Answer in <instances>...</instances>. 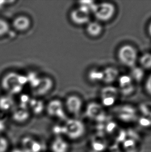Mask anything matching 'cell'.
<instances>
[{"instance_id":"obj_1","label":"cell","mask_w":151,"mask_h":152,"mask_svg":"<svg viewBox=\"0 0 151 152\" xmlns=\"http://www.w3.org/2000/svg\"><path fill=\"white\" fill-rule=\"evenodd\" d=\"M27 83V76L14 72L6 74L2 80L3 88L10 94L20 93Z\"/></svg>"},{"instance_id":"obj_2","label":"cell","mask_w":151,"mask_h":152,"mask_svg":"<svg viewBox=\"0 0 151 152\" xmlns=\"http://www.w3.org/2000/svg\"><path fill=\"white\" fill-rule=\"evenodd\" d=\"M63 134L71 140H76L82 138L86 133L84 124L77 119H66L62 125Z\"/></svg>"},{"instance_id":"obj_3","label":"cell","mask_w":151,"mask_h":152,"mask_svg":"<svg viewBox=\"0 0 151 152\" xmlns=\"http://www.w3.org/2000/svg\"><path fill=\"white\" fill-rule=\"evenodd\" d=\"M118 57L123 64L129 67H134L137 60V51L133 46L125 45L118 50Z\"/></svg>"},{"instance_id":"obj_4","label":"cell","mask_w":151,"mask_h":152,"mask_svg":"<svg viewBox=\"0 0 151 152\" xmlns=\"http://www.w3.org/2000/svg\"><path fill=\"white\" fill-rule=\"evenodd\" d=\"M115 11V7L113 4L109 3H102L95 5L93 12L96 18L98 20L106 21L113 18Z\"/></svg>"},{"instance_id":"obj_5","label":"cell","mask_w":151,"mask_h":152,"mask_svg":"<svg viewBox=\"0 0 151 152\" xmlns=\"http://www.w3.org/2000/svg\"><path fill=\"white\" fill-rule=\"evenodd\" d=\"M48 114L51 117H55L61 120H65L66 115L61 101L53 100L48 104L47 107Z\"/></svg>"},{"instance_id":"obj_6","label":"cell","mask_w":151,"mask_h":152,"mask_svg":"<svg viewBox=\"0 0 151 152\" xmlns=\"http://www.w3.org/2000/svg\"><path fill=\"white\" fill-rule=\"evenodd\" d=\"M90 11L81 6L73 10L70 14L72 20L77 25H83L90 20Z\"/></svg>"},{"instance_id":"obj_7","label":"cell","mask_w":151,"mask_h":152,"mask_svg":"<svg viewBox=\"0 0 151 152\" xmlns=\"http://www.w3.org/2000/svg\"><path fill=\"white\" fill-rule=\"evenodd\" d=\"M22 150L24 152H41L43 146L41 142L31 137H26L22 141Z\"/></svg>"},{"instance_id":"obj_8","label":"cell","mask_w":151,"mask_h":152,"mask_svg":"<svg viewBox=\"0 0 151 152\" xmlns=\"http://www.w3.org/2000/svg\"><path fill=\"white\" fill-rule=\"evenodd\" d=\"M102 104L109 107L114 104L118 96V91L113 87H106L102 91Z\"/></svg>"},{"instance_id":"obj_9","label":"cell","mask_w":151,"mask_h":152,"mask_svg":"<svg viewBox=\"0 0 151 152\" xmlns=\"http://www.w3.org/2000/svg\"><path fill=\"white\" fill-rule=\"evenodd\" d=\"M81 100L79 97L72 95L68 98L66 101V107L70 113L74 115H77L81 110Z\"/></svg>"},{"instance_id":"obj_10","label":"cell","mask_w":151,"mask_h":152,"mask_svg":"<svg viewBox=\"0 0 151 152\" xmlns=\"http://www.w3.org/2000/svg\"><path fill=\"white\" fill-rule=\"evenodd\" d=\"M50 148L52 152H68L70 145L62 136H56L51 142Z\"/></svg>"},{"instance_id":"obj_11","label":"cell","mask_w":151,"mask_h":152,"mask_svg":"<svg viewBox=\"0 0 151 152\" xmlns=\"http://www.w3.org/2000/svg\"><path fill=\"white\" fill-rule=\"evenodd\" d=\"M53 82L51 78L43 77L41 78L37 86L33 89V93L37 95H45L51 90Z\"/></svg>"},{"instance_id":"obj_12","label":"cell","mask_w":151,"mask_h":152,"mask_svg":"<svg viewBox=\"0 0 151 152\" xmlns=\"http://www.w3.org/2000/svg\"><path fill=\"white\" fill-rule=\"evenodd\" d=\"M132 80L131 76L128 75H123L119 78L118 81L121 91L124 95H129L134 91Z\"/></svg>"},{"instance_id":"obj_13","label":"cell","mask_w":151,"mask_h":152,"mask_svg":"<svg viewBox=\"0 0 151 152\" xmlns=\"http://www.w3.org/2000/svg\"><path fill=\"white\" fill-rule=\"evenodd\" d=\"M30 113L28 109H24L19 107L16 109H14L12 112V118L15 121L18 123H24L29 119Z\"/></svg>"},{"instance_id":"obj_14","label":"cell","mask_w":151,"mask_h":152,"mask_svg":"<svg viewBox=\"0 0 151 152\" xmlns=\"http://www.w3.org/2000/svg\"><path fill=\"white\" fill-rule=\"evenodd\" d=\"M31 25L30 19L25 16L17 17L13 21V26L17 30L23 31L27 30Z\"/></svg>"},{"instance_id":"obj_15","label":"cell","mask_w":151,"mask_h":152,"mask_svg":"<svg viewBox=\"0 0 151 152\" xmlns=\"http://www.w3.org/2000/svg\"><path fill=\"white\" fill-rule=\"evenodd\" d=\"M86 114L90 118H98L102 116V109L97 103H90L86 109Z\"/></svg>"},{"instance_id":"obj_16","label":"cell","mask_w":151,"mask_h":152,"mask_svg":"<svg viewBox=\"0 0 151 152\" xmlns=\"http://www.w3.org/2000/svg\"><path fill=\"white\" fill-rule=\"evenodd\" d=\"M15 101L10 96H4L0 97V109L7 111L14 108Z\"/></svg>"},{"instance_id":"obj_17","label":"cell","mask_w":151,"mask_h":152,"mask_svg":"<svg viewBox=\"0 0 151 152\" xmlns=\"http://www.w3.org/2000/svg\"><path fill=\"white\" fill-rule=\"evenodd\" d=\"M118 75V71L115 68L109 67L103 71V80L105 82L110 83L116 80Z\"/></svg>"},{"instance_id":"obj_18","label":"cell","mask_w":151,"mask_h":152,"mask_svg":"<svg viewBox=\"0 0 151 152\" xmlns=\"http://www.w3.org/2000/svg\"><path fill=\"white\" fill-rule=\"evenodd\" d=\"M86 31L89 35L92 37H97L102 31L101 25L96 22H92L88 24Z\"/></svg>"},{"instance_id":"obj_19","label":"cell","mask_w":151,"mask_h":152,"mask_svg":"<svg viewBox=\"0 0 151 152\" xmlns=\"http://www.w3.org/2000/svg\"><path fill=\"white\" fill-rule=\"evenodd\" d=\"M29 107L34 114H39L43 112L44 109V105L43 102L41 100L32 99Z\"/></svg>"},{"instance_id":"obj_20","label":"cell","mask_w":151,"mask_h":152,"mask_svg":"<svg viewBox=\"0 0 151 152\" xmlns=\"http://www.w3.org/2000/svg\"><path fill=\"white\" fill-rule=\"evenodd\" d=\"M28 75H29L27 76L28 83H29V84L30 85L31 88L34 89L38 85L41 78L39 77L37 74L34 72H31Z\"/></svg>"},{"instance_id":"obj_21","label":"cell","mask_w":151,"mask_h":152,"mask_svg":"<svg viewBox=\"0 0 151 152\" xmlns=\"http://www.w3.org/2000/svg\"><path fill=\"white\" fill-rule=\"evenodd\" d=\"M89 77L90 80L97 82L103 80V71L97 70H92L89 72Z\"/></svg>"},{"instance_id":"obj_22","label":"cell","mask_w":151,"mask_h":152,"mask_svg":"<svg viewBox=\"0 0 151 152\" xmlns=\"http://www.w3.org/2000/svg\"><path fill=\"white\" fill-rule=\"evenodd\" d=\"M131 78H132V80L134 79L137 81H139V80H141L143 77L144 72L143 70L141 69L140 68H134L131 72Z\"/></svg>"},{"instance_id":"obj_23","label":"cell","mask_w":151,"mask_h":152,"mask_svg":"<svg viewBox=\"0 0 151 152\" xmlns=\"http://www.w3.org/2000/svg\"><path fill=\"white\" fill-rule=\"evenodd\" d=\"M140 63L144 68H151V53H145L141 57Z\"/></svg>"},{"instance_id":"obj_24","label":"cell","mask_w":151,"mask_h":152,"mask_svg":"<svg viewBox=\"0 0 151 152\" xmlns=\"http://www.w3.org/2000/svg\"><path fill=\"white\" fill-rule=\"evenodd\" d=\"M31 98L28 95H23L20 98V106L21 107L28 109L31 102Z\"/></svg>"},{"instance_id":"obj_25","label":"cell","mask_w":151,"mask_h":152,"mask_svg":"<svg viewBox=\"0 0 151 152\" xmlns=\"http://www.w3.org/2000/svg\"><path fill=\"white\" fill-rule=\"evenodd\" d=\"M9 27L8 23L6 21L0 19V37L5 35L8 32Z\"/></svg>"},{"instance_id":"obj_26","label":"cell","mask_w":151,"mask_h":152,"mask_svg":"<svg viewBox=\"0 0 151 152\" xmlns=\"http://www.w3.org/2000/svg\"><path fill=\"white\" fill-rule=\"evenodd\" d=\"M145 88L147 93L151 95V75L148 77L145 84Z\"/></svg>"},{"instance_id":"obj_27","label":"cell","mask_w":151,"mask_h":152,"mask_svg":"<svg viewBox=\"0 0 151 152\" xmlns=\"http://www.w3.org/2000/svg\"><path fill=\"white\" fill-rule=\"evenodd\" d=\"M5 122L3 119L0 118V132L3 131L5 129Z\"/></svg>"},{"instance_id":"obj_28","label":"cell","mask_w":151,"mask_h":152,"mask_svg":"<svg viewBox=\"0 0 151 152\" xmlns=\"http://www.w3.org/2000/svg\"><path fill=\"white\" fill-rule=\"evenodd\" d=\"M6 2V1H0V9L4 7V3Z\"/></svg>"},{"instance_id":"obj_29","label":"cell","mask_w":151,"mask_h":152,"mask_svg":"<svg viewBox=\"0 0 151 152\" xmlns=\"http://www.w3.org/2000/svg\"><path fill=\"white\" fill-rule=\"evenodd\" d=\"M149 32L150 35H151V23H150L149 26Z\"/></svg>"},{"instance_id":"obj_30","label":"cell","mask_w":151,"mask_h":152,"mask_svg":"<svg viewBox=\"0 0 151 152\" xmlns=\"http://www.w3.org/2000/svg\"><path fill=\"white\" fill-rule=\"evenodd\" d=\"M13 152H24L21 149L20 150V149H18V150H16L14 151Z\"/></svg>"}]
</instances>
